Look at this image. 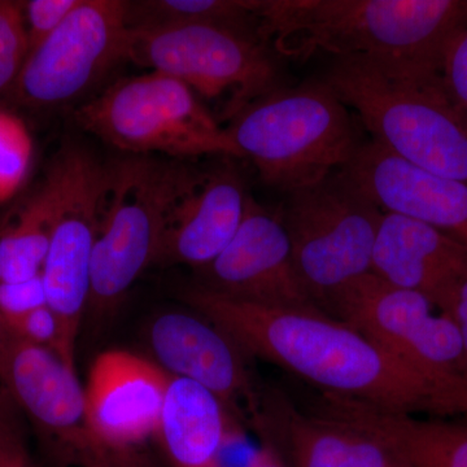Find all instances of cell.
Here are the masks:
<instances>
[{"instance_id":"7","label":"cell","mask_w":467,"mask_h":467,"mask_svg":"<svg viewBox=\"0 0 467 467\" xmlns=\"http://www.w3.org/2000/svg\"><path fill=\"white\" fill-rule=\"evenodd\" d=\"M192 167L155 156L109 165L99 233L91 261L88 306L104 312L158 259L165 221Z\"/></svg>"},{"instance_id":"18","label":"cell","mask_w":467,"mask_h":467,"mask_svg":"<svg viewBox=\"0 0 467 467\" xmlns=\"http://www.w3.org/2000/svg\"><path fill=\"white\" fill-rule=\"evenodd\" d=\"M156 364L169 376L201 384L225 404L244 401L251 414L259 399L252 387L244 355L232 337L199 313L167 312L149 328Z\"/></svg>"},{"instance_id":"11","label":"cell","mask_w":467,"mask_h":467,"mask_svg":"<svg viewBox=\"0 0 467 467\" xmlns=\"http://www.w3.org/2000/svg\"><path fill=\"white\" fill-rule=\"evenodd\" d=\"M129 33L128 2L82 0L27 55L11 91L18 103L36 109L69 103L128 58Z\"/></svg>"},{"instance_id":"27","label":"cell","mask_w":467,"mask_h":467,"mask_svg":"<svg viewBox=\"0 0 467 467\" xmlns=\"http://www.w3.org/2000/svg\"><path fill=\"white\" fill-rule=\"evenodd\" d=\"M82 0H32L24 5V17L30 52L57 29ZM27 54V55H29Z\"/></svg>"},{"instance_id":"31","label":"cell","mask_w":467,"mask_h":467,"mask_svg":"<svg viewBox=\"0 0 467 467\" xmlns=\"http://www.w3.org/2000/svg\"><path fill=\"white\" fill-rule=\"evenodd\" d=\"M442 312L447 313L459 328L467 359V276L453 292Z\"/></svg>"},{"instance_id":"22","label":"cell","mask_w":467,"mask_h":467,"mask_svg":"<svg viewBox=\"0 0 467 467\" xmlns=\"http://www.w3.org/2000/svg\"><path fill=\"white\" fill-rule=\"evenodd\" d=\"M58 180L54 168L0 233V282L27 281L42 273L57 223Z\"/></svg>"},{"instance_id":"5","label":"cell","mask_w":467,"mask_h":467,"mask_svg":"<svg viewBox=\"0 0 467 467\" xmlns=\"http://www.w3.org/2000/svg\"><path fill=\"white\" fill-rule=\"evenodd\" d=\"M76 121L131 156L241 158L227 128L189 86L152 70L116 82L79 107Z\"/></svg>"},{"instance_id":"29","label":"cell","mask_w":467,"mask_h":467,"mask_svg":"<svg viewBox=\"0 0 467 467\" xmlns=\"http://www.w3.org/2000/svg\"><path fill=\"white\" fill-rule=\"evenodd\" d=\"M47 306L42 273L32 279L14 284L0 282V319L23 317L33 310Z\"/></svg>"},{"instance_id":"15","label":"cell","mask_w":467,"mask_h":467,"mask_svg":"<svg viewBox=\"0 0 467 467\" xmlns=\"http://www.w3.org/2000/svg\"><path fill=\"white\" fill-rule=\"evenodd\" d=\"M169 374L155 361L124 349L100 353L85 386L86 420L106 450H125L158 431Z\"/></svg>"},{"instance_id":"28","label":"cell","mask_w":467,"mask_h":467,"mask_svg":"<svg viewBox=\"0 0 467 467\" xmlns=\"http://www.w3.org/2000/svg\"><path fill=\"white\" fill-rule=\"evenodd\" d=\"M20 410L9 393L0 389V467H34L21 429Z\"/></svg>"},{"instance_id":"3","label":"cell","mask_w":467,"mask_h":467,"mask_svg":"<svg viewBox=\"0 0 467 467\" xmlns=\"http://www.w3.org/2000/svg\"><path fill=\"white\" fill-rule=\"evenodd\" d=\"M322 79L355 109L371 140L414 167L467 183V130L445 100L441 77L340 57Z\"/></svg>"},{"instance_id":"26","label":"cell","mask_w":467,"mask_h":467,"mask_svg":"<svg viewBox=\"0 0 467 467\" xmlns=\"http://www.w3.org/2000/svg\"><path fill=\"white\" fill-rule=\"evenodd\" d=\"M441 86L451 112L467 130V26L445 52Z\"/></svg>"},{"instance_id":"13","label":"cell","mask_w":467,"mask_h":467,"mask_svg":"<svg viewBox=\"0 0 467 467\" xmlns=\"http://www.w3.org/2000/svg\"><path fill=\"white\" fill-rule=\"evenodd\" d=\"M378 208L413 218L467 247V183L409 164L374 140L337 171Z\"/></svg>"},{"instance_id":"20","label":"cell","mask_w":467,"mask_h":467,"mask_svg":"<svg viewBox=\"0 0 467 467\" xmlns=\"http://www.w3.org/2000/svg\"><path fill=\"white\" fill-rule=\"evenodd\" d=\"M317 409L389 441L410 467H467V420H420L324 393Z\"/></svg>"},{"instance_id":"9","label":"cell","mask_w":467,"mask_h":467,"mask_svg":"<svg viewBox=\"0 0 467 467\" xmlns=\"http://www.w3.org/2000/svg\"><path fill=\"white\" fill-rule=\"evenodd\" d=\"M51 167L58 180L57 223L42 267L47 306L58 324L57 355L76 368V342L90 301L91 261L99 233L109 167L79 146L58 150Z\"/></svg>"},{"instance_id":"4","label":"cell","mask_w":467,"mask_h":467,"mask_svg":"<svg viewBox=\"0 0 467 467\" xmlns=\"http://www.w3.org/2000/svg\"><path fill=\"white\" fill-rule=\"evenodd\" d=\"M227 131L263 182L285 193L337 173L362 143L348 107L322 78L264 95Z\"/></svg>"},{"instance_id":"6","label":"cell","mask_w":467,"mask_h":467,"mask_svg":"<svg viewBox=\"0 0 467 467\" xmlns=\"http://www.w3.org/2000/svg\"><path fill=\"white\" fill-rule=\"evenodd\" d=\"M128 58L223 104L230 121L282 88L279 55L257 32L214 24L130 27Z\"/></svg>"},{"instance_id":"24","label":"cell","mask_w":467,"mask_h":467,"mask_svg":"<svg viewBox=\"0 0 467 467\" xmlns=\"http://www.w3.org/2000/svg\"><path fill=\"white\" fill-rule=\"evenodd\" d=\"M33 160V140L23 119L0 109V202L26 182Z\"/></svg>"},{"instance_id":"2","label":"cell","mask_w":467,"mask_h":467,"mask_svg":"<svg viewBox=\"0 0 467 467\" xmlns=\"http://www.w3.org/2000/svg\"><path fill=\"white\" fill-rule=\"evenodd\" d=\"M257 16L261 38L282 58L325 52L441 77L467 26V0H257Z\"/></svg>"},{"instance_id":"23","label":"cell","mask_w":467,"mask_h":467,"mask_svg":"<svg viewBox=\"0 0 467 467\" xmlns=\"http://www.w3.org/2000/svg\"><path fill=\"white\" fill-rule=\"evenodd\" d=\"M130 27L214 24L260 34L257 0H150L128 3Z\"/></svg>"},{"instance_id":"25","label":"cell","mask_w":467,"mask_h":467,"mask_svg":"<svg viewBox=\"0 0 467 467\" xmlns=\"http://www.w3.org/2000/svg\"><path fill=\"white\" fill-rule=\"evenodd\" d=\"M27 54L24 5L0 2V95L14 88Z\"/></svg>"},{"instance_id":"33","label":"cell","mask_w":467,"mask_h":467,"mask_svg":"<svg viewBox=\"0 0 467 467\" xmlns=\"http://www.w3.org/2000/svg\"><path fill=\"white\" fill-rule=\"evenodd\" d=\"M5 331L3 327L2 319H0V358H2L3 346H5Z\"/></svg>"},{"instance_id":"16","label":"cell","mask_w":467,"mask_h":467,"mask_svg":"<svg viewBox=\"0 0 467 467\" xmlns=\"http://www.w3.org/2000/svg\"><path fill=\"white\" fill-rule=\"evenodd\" d=\"M247 195L233 165L192 168L169 209L156 263L204 269L238 232Z\"/></svg>"},{"instance_id":"12","label":"cell","mask_w":467,"mask_h":467,"mask_svg":"<svg viewBox=\"0 0 467 467\" xmlns=\"http://www.w3.org/2000/svg\"><path fill=\"white\" fill-rule=\"evenodd\" d=\"M202 272V287L230 299L270 308L322 310L300 281L279 212L263 207L251 195L238 232Z\"/></svg>"},{"instance_id":"19","label":"cell","mask_w":467,"mask_h":467,"mask_svg":"<svg viewBox=\"0 0 467 467\" xmlns=\"http://www.w3.org/2000/svg\"><path fill=\"white\" fill-rule=\"evenodd\" d=\"M371 273L395 287L422 295L442 310L467 276V247L420 221L383 212Z\"/></svg>"},{"instance_id":"10","label":"cell","mask_w":467,"mask_h":467,"mask_svg":"<svg viewBox=\"0 0 467 467\" xmlns=\"http://www.w3.org/2000/svg\"><path fill=\"white\" fill-rule=\"evenodd\" d=\"M326 313L347 322L417 373L467 391V359L459 328L422 295L368 273L337 292Z\"/></svg>"},{"instance_id":"1","label":"cell","mask_w":467,"mask_h":467,"mask_svg":"<svg viewBox=\"0 0 467 467\" xmlns=\"http://www.w3.org/2000/svg\"><path fill=\"white\" fill-rule=\"evenodd\" d=\"M183 300L245 355L256 356L337 396L400 413H467V391L442 386L402 364L355 327L322 310L270 308L202 285Z\"/></svg>"},{"instance_id":"17","label":"cell","mask_w":467,"mask_h":467,"mask_svg":"<svg viewBox=\"0 0 467 467\" xmlns=\"http://www.w3.org/2000/svg\"><path fill=\"white\" fill-rule=\"evenodd\" d=\"M254 420L290 467H410L389 441L318 409L306 413L267 399Z\"/></svg>"},{"instance_id":"14","label":"cell","mask_w":467,"mask_h":467,"mask_svg":"<svg viewBox=\"0 0 467 467\" xmlns=\"http://www.w3.org/2000/svg\"><path fill=\"white\" fill-rule=\"evenodd\" d=\"M0 384L51 441L88 451L92 457L104 451L88 431L85 387L76 368L67 365L54 350L24 342L5 331Z\"/></svg>"},{"instance_id":"8","label":"cell","mask_w":467,"mask_h":467,"mask_svg":"<svg viewBox=\"0 0 467 467\" xmlns=\"http://www.w3.org/2000/svg\"><path fill=\"white\" fill-rule=\"evenodd\" d=\"M279 216L300 281L319 309L326 312L337 292L371 273L383 211L339 174L287 193Z\"/></svg>"},{"instance_id":"32","label":"cell","mask_w":467,"mask_h":467,"mask_svg":"<svg viewBox=\"0 0 467 467\" xmlns=\"http://www.w3.org/2000/svg\"><path fill=\"white\" fill-rule=\"evenodd\" d=\"M244 467H290L285 461L279 456L278 451L266 444L259 451H254V456L248 461Z\"/></svg>"},{"instance_id":"21","label":"cell","mask_w":467,"mask_h":467,"mask_svg":"<svg viewBox=\"0 0 467 467\" xmlns=\"http://www.w3.org/2000/svg\"><path fill=\"white\" fill-rule=\"evenodd\" d=\"M156 436L173 467H220L227 408L201 384L171 376Z\"/></svg>"},{"instance_id":"30","label":"cell","mask_w":467,"mask_h":467,"mask_svg":"<svg viewBox=\"0 0 467 467\" xmlns=\"http://www.w3.org/2000/svg\"><path fill=\"white\" fill-rule=\"evenodd\" d=\"M3 327L12 337L24 342L45 347L57 353L58 343V324L47 306L27 313L23 317L2 321Z\"/></svg>"}]
</instances>
